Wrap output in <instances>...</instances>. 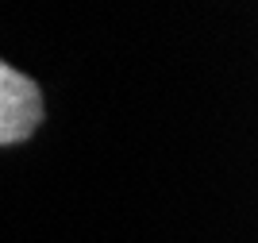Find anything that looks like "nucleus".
I'll return each instance as SVG.
<instances>
[{"label":"nucleus","mask_w":258,"mask_h":243,"mask_svg":"<svg viewBox=\"0 0 258 243\" xmlns=\"http://www.w3.org/2000/svg\"><path fill=\"white\" fill-rule=\"evenodd\" d=\"M43 124V93L27 74L0 62V147L23 143Z\"/></svg>","instance_id":"f257e3e1"}]
</instances>
